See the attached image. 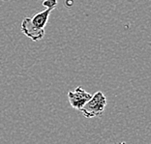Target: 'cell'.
Instances as JSON below:
<instances>
[{"label":"cell","instance_id":"3957f363","mask_svg":"<svg viewBox=\"0 0 151 144\" xmlns=\"http://www.w3.org/2000/svg\"><path fill=\"white\" fill-rule=\"evenodd\" d=\"M91 97L92 95L81 86L77 87L73 91L68 92V100H69L70 105L77 110H81L85 104L90 100Z\"/></svg>","mask_w":151,"mask_h":144},{"label":"cell","instance_id":"6da1fadb","mask_svg":"<svg viewBox=\"0 0 151 144\" xmlns=\"http://www.w3.org/2000/svg\"><path fill=\"white\" fill-rule=\"evenodd\" d=\"M52 9H45L33 16H27L22 22V32L34 42L42 40L45 36V28L49 21Z\"/></svg>","mask_w":151,"mask_h":144},{"label":"cell","instance_id":"277c9868","mask_svg":"<svg viewBox=\"0 0 151 144\" xmlns=\"http://www.w3.org/2000/svg\"><path fill=\"white\" fill-rule=\"evenodd\" d=\"M57 5V0H44L43 6L46 7V9H54Z\"/></svg>","mask_w":151,"mask_h":144},{"label":"cell","instance_id":"7a4b0ae2","mask_svg":"<svg viewBox=\"0 0 151 144\" xmlns=\"http://www.w3.org/2000/svg\"><path fill=\"white\" fill-rule=\"evenodd\" d=\"M106 105H107V98L102 91H98L92 95L91 99L81 109V111L86 118L100 117L105 111Z\"/></svg>","mask_w":151,"mask_h":144},{"label":"cell","instance_id":"5b68a950","mask_svg":"<svg viewBox=\"0 0 151 144\" xmlns=\"http://www.w3.org/2000/svg\"><path fill=\"white\" fill-rule=\"evenodd\" d=\"M119 144H126L125 142H121V143H119Z\"/></svg>","mask_w":151,"mask_h":144}]
</instances>
